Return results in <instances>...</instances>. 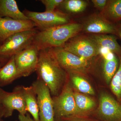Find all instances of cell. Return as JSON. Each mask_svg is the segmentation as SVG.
Segmentation results:
<instances>
[{
  "mask_svg": "<svg viewBox=\"0 0 121 121\" xmlns=\"http://www.w3.org/2000/svg\"><path fill=\"white\" fill-rule=\"evenodd\" d=\"M36 27L30 20H18L9 17H0V41L3 43L8 37L17 33Z\"/></svg>",
  "mask_w": 121,
  "mask_h": 121,
  "instance_id": "7c38bea8",
  "label": "cell"
},
{
  "mask_svg": "<svg viewBox=\"0 0 121 121\" xmlns=\"http://www.w3.org/2000/svg\"></svg>",
  "mask_w": 121,
  "mask_h": 121,
  "instance_id": "836d02e7",
  "label": "cell"
},
{
  "mask_svg": "<svg viewBox=\"0 0 121 121\" xmlns=\"http://www.w3.org/2000/svg\"><path fill=\"white\" fill-rule=\"evenodd\" d=\"M118 66V60L115 55L110 59H104L103 72L107 84L110 83L112 78L117 70Z\"/></svg>",
  "mask_w": 121,
  "mask_h": 121,
  "instance_id": "44dd1931",
  "label": "cell"
},
{
  "mask_svg": "<svg viewBox=\"0 0 121 121\" xmlns=\"http://www.w3.org/2000/svg\"><path fill=\"white\" fill-rule=\"evenodd\" d=\"M39 31L36 29L17 33L6 39L0 45V62L9 59L32 43Z\"/></svg>",
  "mask_w": 121,
  "mask_h": 121,
  "instance_id": "3957f363",
  "label": "cell"
},
{
  "mask_svg": "<svg viewBox=\"0 0 121 121\" xmlns=\"http://www.w3.org/2000/svg\"><path fill=\"white\" fill-rule=\"evenodd\" d=\"M23 87L17 86L12 92H9L0 86V99L5 108V118L11 117L15 110H17L19 114L22 115H25L28 113L24 98Z\"/></svg>",
  "mask_w": 121,
  "mask_h": 121,
  "instance_id": "30bf717a",
  "label": "cell"
},
{
  "mask_svg": "<svg viewBox=\"0 0 121 121\" xmlns=\"http://www.w3.org/2000/svg\"><path fill=\"white\" fill-rule=\"evenodd\" d=\"M2 67V66H1V65H0V70L1 68Z\"/></svg>",
  "mask_w": 121,
  "mask_h": 121,
  "instance_id": "d6a6232c",
  "label": "cell"
},
{
  "mask_svg": "<svg viewBox=\"0 0 121 121\" xmlns=\"http://www.w3.org/2000/svg\"><path fill=\"white\" fill-rule=\"evenodd\" d=\"M102 12L103 16L107 20L108 19L115 22L120 20H121V0H108Z\"/></svg>",
  "mask_w": 121,
  "mask_h": 121,
  "instance_id": "ac0fdd59",
  "label": "cell"
},
{
  "mask_svg": "<svg viewBox=\"0 0 121 121\" xmlns=\"http://www.w3.org/2000/svg\"><path fill=\"white\" fill-rule=\"evenodd\" d=\"M74 95L76 107L80 114L91 110L95 106V101L91 98L77 92H74Z\"/></svg>",
  "mask_w": 121,
  "mask_h": 121,
  "instance_id": "d6986e66",
  "label": "cell"
},
{
  "mask_svg": "<svg viewBox=\"0 0 121 121\" xmlns=\"http://www.w3.org/2000/svg\"><path fill=\"white\" fill-rule=\"evenodd\" d=\"M62 48L86 60L100 54V48L91 37L75 36L69 40Z\"/></svg>",
  "mask_w": 121,
  "mask_h": 121,
  "instance_id": "52a82bcc",
  "label": "cell"
},
{
  "mask_svg": "<svg viewBox=\"0 0 121 121\" xmlns=\"http://www.w3.org/2000/svg\"><path fill=\"white\" fill-rule=\"evenodd\" d=\"M40 50L33 43L15 55L19 78L27 77L36 71Z\"/></svg>",
  "mask_w": 121,
  "mask_h": 121,
  "instance_id": "9c48e42d",
  "label": "cell"
},
{
  "mask_svg": "<svg viewBox=\"0 0 121 121\" xmlns=\"http://www.w3.org/2000/svg\"><path fill=\"white\" fill-rule=\"evenodd\" d=\"M60 66L67 73H83L88 68L87 60L59 47L50 48Z\"/></svg>",
  "mask_w": 121,
  "mask_h": 121,
  "instance_id": "ba28073f",
  "label": "cell"
},
{
  "mask_svg": "<svg viewBox=\"0 0 121 121\" xmlns=\"http://www.w3.org/2000/svg\"><path fill=\"white\" fill-rule=\"evenodd\" d=\"M74 92L67 83L60 94L52 98L55 119L75 117L80 114L76 104Z\"/></svg>",
  "mask_w": 121,
  "mask_h": 121,
  "instance_id": "5b68a950",
  "label": "cell"
},
{
  "mask_svg": "<svg viewBox=\"0 0 121 121\" xmlns=\"http://www.w3.org/2000/svg\"><path fill=\"white\" fill-rule=\"evenodd\" d=\"M98 112L102 121H121V105L107 93L100 95Z\"/></svg>",
  "mask_w": 121,
  "mask_h": 121,
  "instance_id": "8fae6325",
  "label": "cell"
},
{
  "mask_svg": "<svg viewBox=\"0 0 121 121\" xmlns=\"http://www.w3.org/2000/svg\"><path fill=\"white\" fill-rule=\"evenodd\" d=\"M70 76L72 82L78 90L81 93L93 95L95 92L93 87L87 80L79 73H68Z\"/></svg>",
  "mask_w": 121,
  "mask_h": 121,
  "instance_id": "ffe728a7",
  "label": "cell"
},
{
  "mask_svg": "<svg viewBox=\"0 0 121 121\" xmlns=\"http://www.w3.org/2000/svg\"><path fill=\"white\" fill-rule=\"evenodd\" d=\"M116 27L117 35H118L121 39V23L118 24Z\"/></svg>",
  "mask_w": 121,
  "mask_h": 121,
  "instance_id": "f1b7e54d",
  "label": "cell"
},
{
  "mask_svg": "<svg viewBox=\"0 0 121 121\" xmlns=\"http://www.w3.org/2000/svg\"><path fill=\"white\" fill-rule=\"evenodd\" d=\"M18 78L15 56H13L0 70V86L2 87L8 86Z\"/></svg>",
  "mask_w": 121,
  "mask_h": 121,
  "instance_id": "9a60e30c",
  "label": "cell"
},
{
  "mask_svg": "<svg viewBox=\"0 0 121 121\" xmlns=\"http://www.w3.org/2000/svg\"><path fill=\"white\" fill-rule=\"evenodd\" d=\"M5 110L4 106L0 99V119L5 117Z\"/></svg>",
  "mask_w": 121,
  "mask_h": 121,
  "instance_id": "83f0119b",
  "label": "cell"
},
{
  "mask_svg": "<svg viewBox=\"0 0 121 121\" xmlns=\"http://www.w3.org/2000/svg\"><path fill=\"white\" fill-rule=\"evenodd\" d=\"M82 29L80 24L70 23L38 31L32 43L39 50L62 47L70 39Z\"/></svg>",
  "mask_w": 121,
  "mask_h": 121,
  "instance_id": "7a4b0ae2",
  "label": "cell"
},
{
  "mask_svg": "<svg viewBox=\"0 0 121 121\" xmlns=\"http://www.w3.org/2000/svg\"><path fill=\"white\" fill-rule=\"evenodd\" d=\"M32 86L37 95L39 121H55L53 100L49 88L38 78L33 82Z\"/></svg>",
  "mask_w": 121,
  "mask_h": 121,
  "instance_id": "8992f818",
  "label": "cell"
},
{
  "mask_svg": "<svg viewBox=\"0 0 121 121\" xmlns=\"http://www.w3.org/2000/svg\"><path fill=\"white\" fill-rule=\"evenodd\" d=\"M35 72L37 78L46 84L54 97L60 94L67 83L68 73L60 65L50 48L40 51Z\"/></svg>",
  "mask_w": 121,
  "mask_h": 121,
  "instance_id": "6da1fadb",
  "label": "cell"
},
{
  "mask_svg": "<svg viewBox=\"0 0 121 121\" xmlns=\"http://www.w3.org/2000/svg\"><path fill=\"white\" fill-rule=\"evenodd\" d=\"M108 0H92L94 6L99 10L103 11L105 8Z\"/></svg>",
  "mask_w": 121,
  "mask_h": 121,
  "instance_id": "d4e9b609",
  "label": "cell"
},
{
  "mask_svg": "<svg viewBox=\"0 0 121 121\" xmlns=\"http://www.w3.org/2000/svg\"><path fill=\"white\" fill-rule=\"evenodd\" d=\"M23 13L40 31L70 23L69 15L58 10L38 12L25 10Z\"/></svg>",
  "mask_w": 121,
  "mask_h": 121,
  "instance_id": "277c9868",
  "label": "cell"
},
{
  "mask_svg": "<svg viewBox=\"0 0 121 121\" xmlns=\"http://www.w3.org/2000/svg\"><path fill=\"white\" fill-rule=\"evenodd\" d=\"M55 121H60V120H59V119H55Z\"/></svg>",
  "mask_w": 121,
  "mask_h": 121,
  "instance_id": "f546056e",
  "label": "cell"
},
{
  "mask_svg": "<svg viewBox=\"0 0 121 121\" xmlns=\"http://www.w3.org/2000/svg\"><path fill=\"white\" fill-rule=\"evenodd\" d=\"M87 5L86 1L82 0H64L60 6L67 12L78 13L84 11Z\"/></svg>",
  "mask_w": 121,
  "mask_h": 121,
  "instance_id": "7402d4cb",
  "label": "cell"
},
{
  "mask_svg": "<svg viewBox=\"0 0 121 121\" xmlns=\"http://www.w3.org/2000/svg\"><path fill=\"white\" fill-rule=\"evenodd\" d=\"M0 121H4L2 119H0Z\"/></svg>",
  "mask_w": 121,
  "mask_h": 121,
  "instance_id": "4dcf8cb0",
  "label": "cell"
},
{
  "mask_svg": "<svg viewBox=\"0 0 121 121\" xmlns=\"http://www.w3.org/2000/svg\"><path fill=\"white\" fill-rule=\"evenodd\" d=\"M2 63H1V62H0V65H1V66H2Z\"/></svg>",
  "mask_w": 121,
  "mask_h": 121,
  "instance_id": "1f68e13d",
  "label": "cell"
},
{
  "mask_svg": "<svg viewBox=\"0 0 121 121\" xmlns=\"http://www.w3.org/2000/svg\"><path fill=\"white\" fill-rule=\"evenodd\" d=\"M18 119L19 121H35L31 117L30 114L28 113H27L25 115L19 114Z\"/></svg>",
  "mask_w": 121,
  "mask_h": 121,
  "instance_id": "484cf974",
  "label": "cell"
},
{
  "mask_svg": "<svg viewBox=\"0 0 121 121\" xmlns=\"http://www.w3.org/2000/svg\"><path fill=\"white\" fill-rule=\"evenodd\" d=\"M118 69L110 83L112 92L117 98V101L121 105V56H119Z\"/></svg>",
  "mask_w": 121,
  "mask_h": 121,
  "instance_id": "603a6c76",
  "label": "cell"
},
{
  "mask_svg": "<svg viewBox=\"0 0 121 121\" xmlns=\"http://www.w3.org/2000/svg\"><path fill=\"white\" fill-rule=\"evenodd\" d=\"M84 31L96 35L116 34V27L102 15H95L89 18L82 26Z\"/></svg>",
  "mask_w": 121,
  "mask_h": 121,
  "instance_id": "4fadbf2b",
  "label": "cell"
},
{
  "mask_svg": "<svg viewBox=\"0 0 121 121\" xmlns=\"http://www.w3.org/2000/svg\"><path fill=\"white\" fill-rule=\"evenodd\" d=\"M91 37L100 48H107L118 56H121V47L114 36L101 34L93 35Z\"/></svg>",
  "mask_w": 121,
  "mask_h": 121,
  "instance_id": "e0dca14e",
  "label": "cell"
},
{
  "mask_svg": "<svg viewBox=\"0 0 121 121\" xmlns=\"http://www.w3.org/2000/svg\"><path fill=\"white\" fill-rule=\"evenodd\" d=\"M24 98L26 111L32 115L35 121H39V108L37 95L32 86L23 87Z\"/></svg>",
  "mask_w": 121,
  "mask_h": 121,
  "instance_id": "2e32d148",
  "label": "cell"
},
{
  "mask_svg": "<svg viewBox=\"0 0 121 121\" xmlns=\"http://www.w3.org/2000/svg\"><path fill=\"white\" fill-rule=\"evenodd\" d=\"M40 1L45 6V12H52L60 6L64 0H40Z\"/></svg>",
  "mask_w": 121,
  "mask_h": 121,
  "instance_id": "cb8c5ba5",
  "label": "cell"
},
{
  "mask_svg": "<svg viewBox=\"0 0 121 121\" xmlns=\"http://www.w3.org/2000/svg\"><path fill=\"white\" fill-rule=\"evenodd\" d=\"M62 121H94L88 119L75 118L74 117H68L59 119Z\"/></svg>",
  "mask_w": 121,
  "mask_h": 121,
  "instance_id": "4316f807",
  "label": "cell"
},
{
  "mask_svg": "<svg viewBox=\"0 0 121 121\" xmlns=\"http://www.w3.org/2000/svg\"><path fill=\"white\" fill-rule=\"evenodd\" d=\"M0 17H9L14 19H29L20 11L15 0H0Z\"/></svg>",
  "mask_w": 121,
  "mask_h": 121,
  "instance_id": "5bb4252c",
  "label": "cell"
},
{
  "mask_svg": "<svg viewBox=\"0 0 121 121\" xmlns=\"http://www.w3.org/2000/svg\"><path fill=\"white\" fill-rule=\"evenodd\" d=\"M1 44H0V45Z\"/></svg>",
  "mask_w": 121,
  "mask_h": 121,
  "instance_id": "e575fe53",
  "label": "cell"
}]
</instances>
